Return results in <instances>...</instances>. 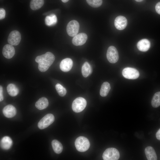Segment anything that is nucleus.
<instances>
[{
    "mask_svg": "<svg viewBox=\"0 0 160 160\" xmlns=\"http://www.w3.org/2000/svg\"><path fill=\"white\" fill-rule=\"evenodd\" d=\"M55 59L54 55L50 52L37 56L35 60L39 64L38 69L41 72L47 71L52 64Z\"/></svg>",
    "mask_w": 160,
    "mask_h": 160,
    "instance_id": "1",
    "label": "nucleus"
},
{
    "mask_svg": "<svg viewBox=\"0 0 160 160\" xmlns=\"http://www.w3.org/2000/svg\"><path fill=\"white\" fill-rule=\"evenodd\" d=\"M17 111L15 108L11 105H8L4 107L3 109V113L6 117L11 118L16 114Z\"/></svg>",
    "mask_w": 160,
    "mask_h": 160,
    "instance_id": "14",
    "label": "nucleus"
},
{
    "mask_svg": "<svg viewBox=\"0 0 160 160\" xmlns=\"http://www.w3.org/2000/svg\"><path fill=\"white\" fill-rule=\"evenodd\" d=\"M51 144L53 149L56 153L59 154L62 152L63 150V146L59 141L56 140H53Z\"/></svg>",
    "mask_w": 160,
    "mask_h": 160,
    "instance_id": "20",
    "label": "nucleus"
},
{
    "mask_svg": "<svg viewBox=\"0 0 160 160\" xmlns=\"http://www.w3.org/2000/svg\"><path fill=\"white\" fill-rule=\"evenodd\" d=\"M69 0H61L64 3H66L68 2Z\"/></svg>",
    "mask_w": 160,
    "mask_h": 160,
    "instance_id": "32",
    "label": "nucleus"
},
{
    "mask_svg": "<svg viewBox=\"0 0 160 160\" xmlns=\"http://www.w3.org/2000/svg\"><path fill=\"white\" fill-rule=\"evenodd\" d=\"M49 105L48 99L43 97L39 99L36 103L35 105L38 109L42 110L46 108Z\"/></svg>",
    "mask_w": 160,
    "mask_h": 160,
    "instance_id": "18",
    "label": "nucleus"
},
{
    "mask_svg": "<svg viewBox=\"0 0 160 160\" xmlns=\"http://www.w3.org/2000/svg\"><path fill=\"white\" fill-rule=\"evenodd\" d=\"M55 117L51 113H48L45 115L39 121L38 127L40 129H43L48 127L54 121Z\"/></svg>",
    "mask_w": 160,
    "mask_h": 160,
    "instance_id": "5",
    "label": "nucleus"
},
{
    "mask_svg": "<svg viewBox=\"0 0 160 160\" xmlns=\"http://www.w3.org/2000/svg\"><path fill=\"white\" fill-rule=\"evenodd\" d=\"M106 57L109 62L114 63L117 62L119 58V54L116 48L113 46H110L108 48Z\"/></svg>",
    "mask_w": 160,
    "mask_h": 160,
    "instance_id": "7",
    "label": "nucleus"
},
{
    "mask_svg": "<svg viewBox=\"0 0 160 160\" xmlns=\"http://www.w3.org/2000/svg\"><path fill=\"white\" fill-rule=\"evenodd\" d=\"M88 4L94 8L98 7L102 4V0H86Z\"/></svg>",
    "mask_w": 160,
    "mask_h": 160,
    "instance_id": "27",
    "label": "nucleus"
},
{
    "mask_svg": "<svg viewBox=\"0 0 160 160\" xmlns=\"http://www.w3.org/2000/svg\"><path fill=\"white\" fill-rule=\"evenodd\" d=\"M6 12L5 10L2 8L0 9V19H4L5 16Z\"/></svg>",
    "mask_w": 160,
    "mask_h": 160,
    "instance_id": "28",
    "label": "nucleus"
},
{
    "mask_svg": "<svg viewBox=\"0 0 160 160\" xmlns=\"http://www.w3.org/2000/svg\"><path fill=\"white\" fill-rule=\"evenodd\" d=\"M103 158L104 160H117L120 157L118 151L113 148H110L106 149L103 152Z\"/></svg>",
    "mask_w": 160,
    "mask_h": 160,
    "instance_id": "3",
    "label": "nucleus"
},
{
    "mask_svg": "<svg viewBox=\"0 0 160 160\" xmlns=\"http://www.w3.org/2000/svg\"><path fill=\"white\" fill-rule=\"evenodd\" d=\"M7 89L9 94L12 97L16 96L19 92L18 88L13 84H9L7 86Z\"/></svg>",
    "mask_w": 160,
    "mask_h": 160,
    "instance_id": "19",
    "label": "nucleus"
},
{
    "mask_svg": "<svg viewBox=\"0 0 160 160\" xmlns=\"http://www.w3.org/2000/svg\"><path fill=\"white\" fill-rule=\"evenodd\" d=\"M3 89L2 86L1 85L0 86V101H1L4 99L3 96Z\"/></svg>",
    "mask_w": 160,
    "mask_h": 160,
    "instance_id": "30",
    "label": "nucleus"
},
{
    "mask_svg": "<svg viewBox=\"0 0 160 160\" xmlns=\"http://www.w3.org/2000/svg\"><path fill=\"white\" fill-rule=\"evenodd\" d=\"M55 87L57 93L60 96L63 97L67 93L66 90L61 84L57 83L55 85Z\"/></svg>",
    "mask_w": 160,
    "mask_h": 160,
    "instance_id": "26",
    "label": "nucleus"
},
{
    "mask_svg": "<svg viewBox=\"0 0 160 160\" xmlns=\"http://www.w3.org/2000/svg\"><path fill=\"white\" fill-rule=\"evenodd\" d=\"M45 24L47 26L54 25L57 22V17L54 14H52L49 16H47L45 17Z\"/></svg>",
    "mask_w": 160,
    "mask_h": 160,
    "instance_id": "24",
    "label": "nucleus"
},
{
    "mask_svg": "<svg viewBox=\"0 0 160 160\" xmlns=\"http://www.w3.org/2000/svg\"><path fill=\"white\" fill-rule=\"evenodd\" d=\"M79 28L78 22L75 20L70 21L66 27V31L68 35L71 37H74L77 34Z\"/></svg>",
    "mask_w": 160,
    "mask_h": 160,
    "instance_id": "6",
    "label": "nucleus"
},
{
    "mask_svg": "<svg viewBox=\"0 0 160 160\" xmlns=\"http://www.w3.org/2000/svg\"><path fill=\"white\" fill-rule=\"evenodd\" d=\"M75 144L77 150L81 152L87 151L90 146V143L89 140L83 136H80L77 137L75 141Z\"/></svg>",
    "mask_w": 160,
    "mask_h": 160,
    "instance_id": "2",
    "label": "nucleus"
},
{
    "mask_svg": "<svg viewBox=\"0 0 160 160\" xmlns=\"http://www.w3.org/2000/svg\"><path fill=\"white\" fill-rule=\"evenodd\" d=\"M145 152L146 158L148 160H156L157 156L154 148L152 147L148 146L145 150Z\"/></svg>",
    "mask_w": 160,
    "mask_h": 160,
    "instance_id": "17",
    "label": "nucleus"
},
{
    "mask_svg": "<svg viewBox=\"0 0 160 160\" xmlns=\"http://www.w3.org/2000/svg\"><path fill=\"white\" fill-rule=\"evenodd\" d=\"M156 137L158 140L160 141V128L158 130L156 133Z\"/></svg>",
    "mask_w": 160,
    "mask_h": 160,
    "instance_id": "31",
    "label": "nucleus"
},
{
    "mask_svg": "<svg viewBox=\"0 0 160 160\" xmlns=\"http://www.w3.org/2000/svg\"><path fill=\"white\" fill-rule=\"evenodd\" d=\"M2 53L3 56L5 58L7 59H10L15 54V48L12 45L10 44H7L3 47Z\"/></svg>",
    "mask_w": 160,
    "mask_h": 160,
    "instance_id": "12",
    "label": "nucleus"
},
{
    "mask_svg": "<svg viewBox=\"0 0 160 160\" xmlns=\"http://www.w3.org/2000/svg\"><path fill=\"white\" fill-rule=\"evenodd\" d=\"M92 72V68L90 64L87 62H85L81 68V72L84 77H87Z\"/></svg>",
    "mask_w": 160,
    "mask_h": 160,
    "instance_id": "21",
    "label": "nucleus"
},
{
    "mask_svg": "<svg viewBox=\"0 0 160 160\" xmlns=\"http://www.w3.org/2000/svg\"><path fill=\"white\" fill-rule=\"evenodd\" d=\"M111 89L110 84L107 82H104L102 84L100 90V95L103 97H105Z\"/></svg>",
    "mask_w": 160,
    "mask_h": 160,
    "instance_id": "22",
    "label": "nucleus"
},
{
    "mask_svg": "<svg viewBox=\"0 0 160 160\" xmlns=\"http://www.w3.org/2000/svg\"><path fill=\"white\" fill-rule=\"evenodd\" d=\"M150 45V42L149 40L147 39H143L138 42L137 47L140 51L146 52L149 49Z\"/></svg>",
    "mask_w": 160,
    "mask_h": 160,
    "instance_id": "15",
    "label": "nucleus"
},
{
    "mask_svg": "<svg viewBox=\"0 0 160 160\" xmlns=\"http://www.w3.org/2000/svg\"><path fill=\"white\" fill-rule=\"evenodd\" d=\"M151 105L154 108L160 106V92H156L153 95L151 101Z\"/></svg>",
    "mask_w": 160,
    "mask_h": 160,
    "instance_id": "25",
    "label": "nucleus"
},
{
    "mask_svg": "<svg viewBox=\"0 0 160 160\" xmlns=\"http://www.w3.org/2000/svg\"><path fill=\"white\" fill-rule=\"evenodd\" d=\"M13 144L12 139L9 136L3 137L0 141L1 148L4 150H8L10 149Z\"/></svg>",
    "mask_w": 160,
    "mask_h": 160,
    "instance_id": "16",
    "label": "nucleus"
},
{
    "mask_svg": "<svg viewBox=\"0 0 160 160\" xmlns=\"http://www.w3.org/2000/svg\"><path fill=\"white\" fill-rule=\"evenodd\" d=\"M73 65V61L70 58H66L62 60L60 64V68L62 71L67 72L70 71Z\"/></svg>",
    "mask_w": 160,
    "mask_h": 160,
    "instance_id": "13",
    "label": "nucleus"
},
{
    "mask_svg": "<svg viewBox=\"0 0 160 160\" xmlns=\"http://www.w3.org/2000/svg\"><path fill=\"white\" fill-rule=\"evenodd\" d=\"M21 39V36L20 33L17 31L14 30L9 34L7 40L9 44L17 46L20 43Z\"/></svg>",
    "mask_w": 160,
    "mask_h": 160,
    "instance_id": "9",
    "label": "nucleus"
},
{
    "mask_svg": "<svg viewBox=\"0 0 160 160\" xmlns=\"http://www.w3.org/2000/svg\"><path fill=\"white\" fill-rule=\"evenodd\" d=\"M44 3V0H31L30 3V7L33 10H37L40 9Z\"/></svg>",
    "mask_w": 160,
    "mask_h": 160,
    "instance_id": "23",
    "label": "nucleus"
},
{
    "mask_svg": "<svg viewBox=\"0 0 160 160\" xmlns=\"http://www.w3.org/2000/svg\"><path fill=\"white\" fill-rule=\"evenodd\" d=\"M87 105V101L83 97H79L76 98L73 101L72 108L73 111L79 113L83 111Z\"/></svg>",
    "mask_w": 160,
    "mask_h": 160,
    "instance_id": "4",
    "label": "nucleus"
},
{
    "mask_svg": "<svg viewBox=\"0 0 160 160\" xmlns=\"http://www.w3.org/2000/svg\"><path fill=\"white\" fill-rule=\"evenodd\" d=\"M155 9L156 12L160 15V2H158L155 6Z\"/></svg>",
    "mask_w": 160,
    "mask_h": 160,
    "instance_id": "29",
    "label": "nucleus"
},
{
    "mask_svg": "<svg viewBox=\"0 0 160 160\" xmlns=\"http://www.w3.org/2000/svg\"><path fill=\"white\" fill-rule=\"evenodd\" d=\"M122 74L125 78L128 79H135L139 76L138 71L135 68L126 67L124 68L122 71Z\"/></svg>",
    "mask_w": 160,
    "mask_h": 160,
    "instance_id": "8",
    "label": "nucleus"
},
{
    "mask_svg": "<svg viewBox=\"0 0 160 160\" xmlns=\"http://www.w3.org/2000/svg\"><path fill=\"white\" fill-rule=\"evenodd\" d=\"M137 2H141L143 0H135Z\"/></svg>",
    "mask_w": 160,
    "mask_h": 160,
    "instance_id": "33",
    "label": "nucleus"
},
{
    "mask_svg": "<svg viewBox=\"0 0 160 160\" xmlns=\"http://www.w3.org/2000/svg\"><path fill=\"white\" fill-rule=\"evenodd\" d=\"M87 39V35L84 33L77 34L72 39L73 44L76 46H81L85 43Z\"/></svg>",
    "mask_w": 160,
    "mask_h": 160,
    "instance_id": "10",
    "label": "nucleus"
},
{
    "mask_svg": "<svg viewBox=\"0 0 160 160\" xmlns=\"http://www.w3.org/2000/svg\"><path fill=\"white\" fill-rule=\"evenodd\" d=\"M114 23L116 29L119 30H122L126 27L127 24V21L125 17L120 15L116 17Z\"/></svg>",
    "mask_w": 160,
    "mask_h": 160,
    "instance_id": "11",
    "label": "nucleus"
}]
</instances>
